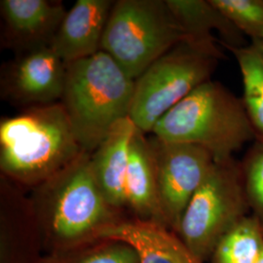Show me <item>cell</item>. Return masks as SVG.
<instances>
[{"instance_id": "cell-1", "label": "cell", "mask_w": 263, "mask_h": 263, "mask_svg": "<svg viewBox=\"0 0 263 263\" xmlns=\"http://www.w3.org/2000/svg\"><path fill=\"white\" fill-rule=\"evenodd\" d=\"M29 200L39 234L51 246L52 253L97 241L102 230L122 217L98 186L91 154L85 151L33 188Z\"/></svg>"}, {"instance_id": "cell-2", "label": "cell", "mask_w": 263, "mask_h": 263, "mask_svg": "<svg viewBox=\"0 0 263 263\" xmlns=\"http://www.w3.org/2000/svg\"><path fill=\"white\" fill-rule=\"evenodd\" d=\"M83 151L60 102L1 118L0 171L15 184L36 187Z\"/></svg>"}, {"instance_id": "cell-3", "label": "cell", "mask_w": 263, "mask_h": 263, "mask_svg": "<svg viewBox=\"0 0 263 263\" xmlns=\"http://www.w3.org/2000/svg\"><path fill=\"white\" fill-rule=\"evenodd\" d=\"M135 80L104 51L66 63L63 104L76 139L92 154L117 122L130 116Z\"/></svg>"}, {"instance_id": "cell-4", "label": "cell", "mask_w": 263, "mask_h": 263, "mask_svg": "<svg viewBox=\"0 0 263 263\" xmlns=\"http://www.w3.org/2000/svg\"><path fill=\"white\" fill-rule=\"evenodd\" d=\"M151 135L209 151L215 162L230 159L255 134L238 98L218 81L208 80L166 113Z\"/></svg>"}, {"instance_id": "cell-5", "label": "cell", "mask_w": 263, "mask_h": 263, "mask_svg": "<svg viewBox=\"0 0 263 263\" xmlns=\"http://www.w3.org/2000/svg\"><path fill=\"white\" fill-rule=\"evenodd\" d=\"M223 58L216 42L185 39L157 59L135 79L130 118L137 128L151 134L166 113L211 80Z\"/></svg>"}, {"instance_id": "cell-6", "label": "cell", "mask_w": 263, "mask_h": 263, "mask_svg": "<svg viewBox=\"0 0 263 263\" xmlns=\"http://www.w3.org/2000/svg\"><path fill=\"white\" fill-rule=\"evenodd\" d=\"M185 39L167 0H117L104 30L102 51L135 80Z\"/></svg>"}, {"instance_id": "cell-7", "label": "cell", "mask_w": 263, "mask_h": 263, "mask_svg": "<svg viewBox=\"0 0 263 263\" xmlns=\"http://www.w3.org/2000/svg\"><path fill=\"white\" fill-rule=\"evenodd\" d=\"M250 215L240 160L214 162L188 203L178 235L204 263L211 259L219 241Z\"/></svg>"}, {"instance_id": "cell-8", "label": "cell", "mask_w": 263, "mask_h": 263, "mask_svg": "<svg viewBox=\"0 0 263 263\" xmlns=\"http://www.w3.org/2000/svg\"><path fill=\"white\" fill-rule=\"evenodd\" d=\"M155 165L160 206L166 224L178 234L189 201L214 164L209 151L201 146L167 142L148 137Z\"/></svg>"}, {"instance_id": "cell-9", "label": "cell", "mask_w": 263, "mask_h": 263, "mask_svg": "<svg viewBox=\"0 0 263 263\" xmlns=\"http://www.w3.org/2000/svg\"><path fill=\"white\" fill-rule=\"evenodd\" d=\"M66 65L51 46L15 55L1 66V99L23 109L59 103L65 88Z\"/></svg>"}, {"instance_id": "cell-10", "label": "cell", "mask_w": 263, "mask_h": 263, "mask_svg": "<svg viewBox=\"0 0 263 263\" xmlns=\"http://www.w3.org/2000/svg\"><path fill=\"white\" fill-rule=\"evenodd\" d=\"M66 12L58 0H1V48L18 55L51 46Z\"/></svg>"}, {"instance_id": "cell-11", "label": "cell", "mask_w": 263, "mask_h": 263, "mask_svg": "<svg viewBox=\"0 0 263 263\" xmlns=\"http://www.w3.org/2000/svg\"><path fill=\"white\" fill-rule=\"evenodd\" d=\"M100 240L129 245L138 254L139 263H203L169 227L135 217H121L105 227L97 238Z\"/></svg>"}, {"instance_id": "cell-12", "label": "cell", "mask_w": 263, "mask_h": 263, "mask_svg": "<svg viewBox=\"0 0 263 263\" xmlns=\"http://www.w3.org/2000/svg\"><path fill=\"white\" fill-rule=\"evenodd\" d=\"M114 1L77 0L66 12L51 48L70 63L102 51V41Z\"/></svg>"}, {"instance_id": "cell-13", "label": "cell", "mask_w": 263, "mask_h": 263, "mask_svg": "<svg viewBox=\"0 0 263 263\" xmlns=\"http://www.w3.org/2000/svg\"><path fill=\"white\" fill-rule=\"evenodd\" d=\"M137 126L130 116L116 123L91 154L96 182L109 206L121 213L127 207L125 182L132 139Z\"/></svg>"}, {"instance_id": "cell-14", "label": "cell", "mask_w": 263, "mask_h": 263, "mask_svg": "<svg viewBox=\"0 0 263 263\" xmlns=\"http://www.w3.org/2000/svg\"><path fill=\"white\" fill-rule=\"evenodd\" d=\"M145 135L137 128L132 139L125 182L127 208L137 219L167 226L160 206L154 160Z\"/></svg>"}, {"instance_id": "cell-15", "label": "cell", "mask_w": 263, "mask_h": 263, "mask_svg": "<svg viewBox=\"0 0 263 263\" xmlns=\"http://www.w3.org/2000/svg\"><path fill=\"white\" fill-rule=\"evenodd\" d=\"M170 9L179 21L188 39L197 42H217L213 31H217L218 41L226 49L244 47L245 35L211 0H167Z\"/></svg>"}, {"instance_id": "cell-16", "label": "cell", "mask_w": 263, "mask_h": 263, "mask_svg": "<svg viewBox=\"0 0 263 263\" xmlns=\"http://www.w3.org/2000/svg\"><path fill=\"white\" fill-rule=\"evenodd\" d=\"M238 63L243 81L246 112L255 134V141H263V52L258 44L228 48Z\"/></svg>"}, {"instance_id": "cell-17", "label": "cell", "mask_w": 263, "mask_h": 263, "mask_svg": "<svg viewBox=\"0 0 263 263\" xmlns=\"http://www.w3.org/2000/svg\"><path fill=\"white\" fill-rule=\"evenodd\" d=\"M263 251V228L254 216H246L217 244L212 263H255Z\"/></svg>"}, {"instance_id": "cell-18", "label": "cell", "mask_w": 263, "mask_h": 263, "mask_svg": "<svg viewBox=\"0 0 263 263\" xmlns=\"http://www.w3.org/2000/svg\"><path fill=\"white\" fill-rule=\"evenodd\" d=\"M36 263H139L138 254L129 245L100 240L74 249L52 253Z\"/></svg>"}, {"instance_id": "cell-19", "label": "cell", "mask_w": 263, "mask_h": 263, "mask_svg": "<svg viewBox=\"0 0 263 263\" xmlns=\"http://www.w3.org/2000/svg\"><path fill=\"white\" fill-rule=\"evenodd\" d=\"M252 43L263 37V0H211Z\"/></svg>"}, {"instance_id": "cell-20", "label": "cell", "mask_w": 263, "mask_h": 263, "mask_svg": "<svg viewBox=\"0 0 263 263\" xmlns=\"http://www.w3.org/2000/svg\"><path fill=\"white\" fill-rule=\"evenodd\" d=\"M251 215L263 228V141H254L240 160Z\"/></svg>"}, {"instance_id": "cell-21", "label": "cell", "mask_w": 263, "mask_h": 263, "mask_svg": "<svg viewBox=\"0 0 263 263\" xmlns=\"http://www.w3.org/2000/svg\"><path fill=\"white\" fill-rule=\"evenodd\" d=\"M255 263H263V251L261 254H260V256L258 257V259L255 261Z\"/></svg>"}, {"instance_id": "cell-22", "label": "cell", "mask_w": 263, "mask_h": 263, "mask_svg": "<svg viewBox=\"0 0 263 263\" xmlns=\"http://www.w3.org/2000/svg\"><path fill=\"white\" fill-rule=\"evenodd\" d=\"M256 44H258V46L260 47V49H261V51L263 52V37L261 40H260V42H258V43H256Z\"/></svg>"}]
</instances>
